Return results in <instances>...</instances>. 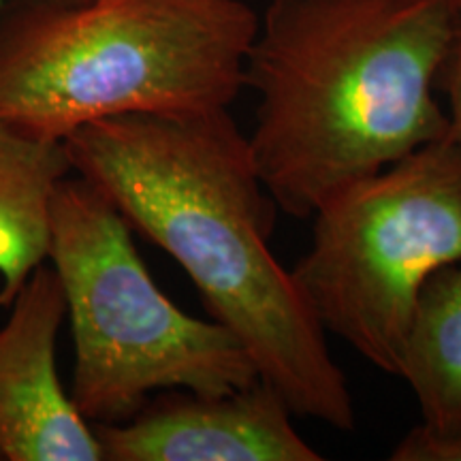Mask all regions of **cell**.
<instances>
[{"mask_svg":"<svg viewBox=\"0 0 461 461\" xmlns=\"http://www.w3.org/2000/svg\"><path fill=\"white\" fill-rule=\"evenodd\" d=\"M131 229L169 255L295 417L355 429L348 378L288 269L269 250L278 205L229 109L132 113L62 141Z\"/></svg>","mask_w":461,"mask_h":461,"instance_id":"6da1fadb","label":"cell"},{"mask_svg":"<svg viewBox=\"0 0 461 461\" xmlns=\"http://www.w3.org/2000/svg\"><path fill=\"white\" fill-rule=\"evenodd\" d=\"M459 0H272L244 62L248 135L282 214L308 221L338 190L448 135L436 77Z\"/></svg>","mask_w":461,"mask_h":461,"instance_id":"7a4b0ae2","label":"cell"},{"mask_svg":"<svg viewBox=\"0 0 461 461\" xmlns=\"http://www.w3.org/2000/svg\"><path fill=\"white\" fill-rule=\"evenodd\" d=\"M257 24L244 0H3L0 120L65 141L120 115L229 109Z\"/></svg>","mask_w":461,"mask_h":461,"instance_id":"3957f363","label":"cell"},{"mask_svg":"<svg viewBox=\"0 0 461 461\" xmlns=\"http://www.w3.org/2000/svg\"><path fill=\"white\" fill-rule=\"evenodd\" d=\"M131 224L77 173L50 205L48 261L71 322V397L88 423H122L154 393H227L261 378L246 346L214 319L177 308L149 276Z\"/></svg>","mask_w":461,"mask_h":461,"instance_id":"277c9868","label":"cell"},{"mask_svg":"<svg viewBox=\"0 0 461 461\" xmlns=\"http://www.w3.org/2000/svg\"><path fill=\"white\" fill-rule=\"evenodd\" d=\"M291 269L305 305L380 372L400 376L419 293L461 261V146L451 135L338 190Z\"/></svg>","mask_w":461,"mask_h":461,"instance_id":"5b68a950","label":"cell"},{"mask_svg":"<svg viewBox=\"0 0 461 461\" xmlns=\"http://www.w3.org/2000/svg\"><path fill=\"white\" fill-rule=\"evenodd\" d=\"M267 380L227 393L163 391L122 423L92 425L107 461H321Z\"/></svg>","mask_w":461,"mask_h":461,"instance_id":"8992f818","label":"cell"},{"mask_svg":"<svg viewBox=\"0 0 461 461\" xmlns=\"http://www.w3.org/2000/svg\"><path fill=\"white\" fill-rule=\"evenodd\" d=\"M9 305L0 327V459L101 461L92 423L58 376L67 299L54 267L39 265Z\"/></svg>","mask_w":461,"mask_h":461,"instance_id":"52a82bcc","label":"cell"},{"mask_svg":"<svg viewBox=\"0 0 461 461\" xmlns=\"http://www.w3.org/2000/svg\"><path fill=\"white\" fill-rule=\"evenodd\" d=\"M68 173L62 141L37 140L0 120V305L48 263L51 197Z\"/></svg>","mask_w":461,"mask_h":461,"instance_id":"ba28073f","label":"cell"},{"mask_svg":"<svg viewBox=\"0 0 461 461\" xmlns=\"http://www.w3.org/2000/svg\"><path fill=\"white\" fill-rule=\"evenodd\" d=\"M400 378L417 397L419 428L461 442V261L440 267L420 288Z\"/></svg>","mask_w":461,"mask_h":461,"instance_id":"9c48e42d","label":"cell"},{"mask_svg":"<svg viewBox=\"0 0 461 461\" xmlns=\"http://www.w3.org/2000/svg\"><path fill=\"white\" fill-rule=\"evenodd\" d=\"M436 90L447 96L448 103V135L461 146V0L455 14L453 31L436 77Z\"/></svg>","mask_w":461,"mask_h":461,"instance_id":"30bf717a","label":"cell"},{"mask_svg":"<svg viewBox=\"0 0 461 461\" xmlns=\"http://www.w3.org/2000/svg\"><path fill=\"white\" fill-rule=\"evenodd\" d=\"M393 461H461V442L440 440L414 428L402 438L391 453Z\"/></svg>","mask_w":461,"mask_h":461,"instance_id":"8fae6325","label":"cell"},{"mask_svg":"<svg viewBox=\"0 0 461 461\" xmlns=\"http://www.w3.org/2000/svg\"><path fill=\"white\" fill-rule=\"evenodd\" d=\"M7 3H28V5H51V7H68V5L88 3V0H7Z\"/></svg>","mask_w":461,"mask_h":461,"instance_id":"7c38bea8","label":"cell"},{"mask_svg":"<svg viewBox=\"0 0 461 461\" xmlns=\"http://www.w3.org/2000/svg\"><path fill=\"white\" fill-rule=\"evenodd\" d=\"M0 5H3V0H0Z\"/></svg>","mask_w":461,"mask_h":461,"instance_id":"4fadbf2b","label":"cell"}]
</instances>
